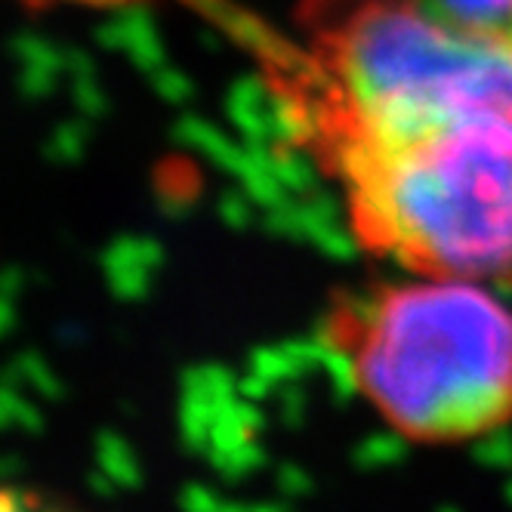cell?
<instances>
[{
    "label": "cell",
    "instance_id": "cell-6",
    "mask_svg": "<svg viewBox=\"0 0 512 512\" xmlns=\"http://www.w3.org/2000/svg\"><path fill=\"white\" fill-rule=\"evenodd\" d=\"M0 512H31V506H28V500L19 497L16 491H7V494H4V509H0Z\"/></svg>",
    "mask_w": 512,
    "mask_h": 512
},
{
    "label": "cell",
    "instance_id": "cell-3",
    "mask_svg": "<svg viewBox=\"0 0 512 512\" xmlns=\"http://www.w3.org/2000/svg\"><path fill=\"white\" fill-rule=\"evenodd\" d=\"M287 50L337 93L398 108L512 118V31L466 25L435 0H300Z\"/></svg>",
    "mask_w": 512,
    "mask_h": 512
},
{
    "label": "cell",
    "instance_id": "cell-5",
    "mask_svg": "<svg viewBox=\"0 0 512 512\" xmlns=\"http://www.w3.org/2000/svg\"><path fill=\"white\" fill-rule=\"evenodd\" d=\"M28 10H59V7H84V10H112L127 7L136 0H22Z\"/></svg>",
    "mask_w": 512,
    "mask_h": 512
},
{
    "label": "cell",
    "instance_id": "cell-2",
    "mask_svg": "<svg viewBox=\"0 0 512 512\" xmlns=\"http://www.w3.org/2000/svg\"><path fill=\"white\" fill-rule=\"evenodd\" d=\"M324 337L414 442H466L512 417V309L482 281L417 275L343 297Z\"/></svg>",
    "mask_w": 512,
    "mask_h": 512
},
{
    "label": "cell",
    "instance_id": "cell-1",
    "mask_svg": "<svg viewBox=\"0 0 512 512\" xmlns=\"http://www.w3.org/2000/svg\"><path fill=\"white\" fill-rule=\"evenodd\" d=\"M247 47L364 250L426 278L512 281V118L355 102L312 78L281 34L247 25Z\"/></svg>",
    "mask_w": 512,
    "mask_h": 512
},
{
    "label": "cell",
    "instance_id": "cell-4",
    "mask_svg": "<svg viewBox=\"0 0 512 512\" xmlns=\"http://www.w3.org/2000/svg\"><path fill=\"white\" fill-rule=\"evenodd\" d=\"M435 7L475 28L512 31V0H435Z\"/></svg>",
    "mask_w": 512,
    "mask_h": 512
}]
</instances>
